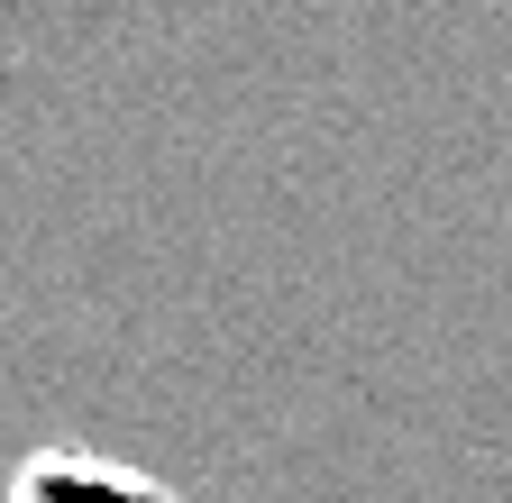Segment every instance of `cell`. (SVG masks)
Returning <instances> with one entry per match:
<instances>
[{
    "label": "cell",
    "instance_id": "1",
    "mask_svg": "<svg viewBox=\"0 0 512 503\" xmlns=\"http://www.w3.org/2000/svg\"><path fill=\"white\" fill-rule=\"evenodd\" d=\"M10 503H183V494H174V485H156L147 467H128V458L74 449V439H46V449H28V458H19Z\"/></svg>",
    "mask_w": 512,
    "mask_h": 503
}]
</instances>
